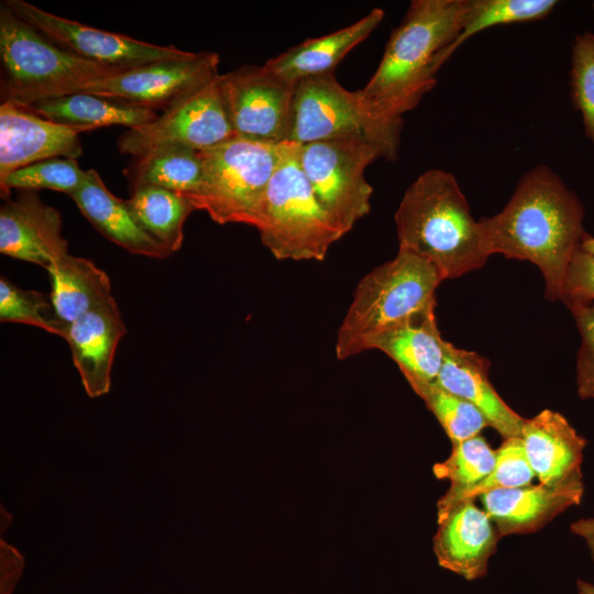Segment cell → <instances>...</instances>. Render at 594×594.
Wrapping results in <instances>:
<instances>
[{
	"label": "cell",
	"mask_w": 594,
	"mask_h": 594,
	"mask_svg": "<svg viewBox=\"0 0 594 594\" xmlns=\"http://www.w3.org/2000/svg\"><path fill=\"white\" fill-rule=\"evenodd\" d=\"M284 143H264L234 136L199 151L204 164L202 185L196 194L185 197L195 210L206 211L219 224L244 223L255 227Z\"/></svg>",
	"instance_id": "52a82bcc"
},
{
	"label": "cell",
	"mask_w": 594,
	"mask_h": 594,
	"mask_svg": "<svg viewBox=\"0 0 594 594\" xmlns=\"http://www.w3.org/2000/svg\"><path fill=\"white\" fill-rule=\"evenodd\" d=\"M1 557V582L0 594H12L23 570V557L20 552L4 542L0 541Z\"/></svg>",
	"instance_id": "8d00e7d4"
},
{
	"label": "cell",
	"mask_w": 594,
	"mask_h": 594,
	"mask_svg": "<svg viewBox=\"0 0 594 594\" xmlns=\"http://www.w3.org/2000/svg\"><path fill=\"white\" fill-rule=\"evenodd\" d=\"M219 86L235 136L273 144L287 142L296 84L264 65H243L220 75Z\"/></svg>",
	"instance_id": "8fae6325"
},
{
	"label": "cell",
	"mask_w": 594,
	"mask_h": 594,
	"mask_svg": "<svg viewBox=\"0 0 594 594\" xmlns=\"http://www.w3.org/2000/svg\"><path fill=\"white\" fill-rule=\"evenodd\" d=\"M570 529L574 535L584 539L594 561V518H581L574 521Z\"/></svg>",
	"instance_id": "74e56055"
},
{
	"label": "cell",
	"mask_w": 594,
	"mask_h": 594,
	"mask_svg": "<svg viewBox=\"0 0 594 594\" xmlns=\"http://www.w3.org/2000/svg\"><path fill=\"white\" fill-rule=\"evenodd\" d=\"M125 333L114 298L68 324L64 339L89 397H99L110 391L116 351Z\"/></svg>",
	"instance_id": "2e32d148"
},
{
	"label": "cell",
	"mask_w": 594,
	"mask_h": 594,
	"mask_svg": "<svg viewBox=\"0 0 594 594\" xmlns=\"http://www.w3.org/2000/svg\"><path fill=\"white\" fill-rule=\"evenodd\" d=\"M557 3L556 0H470L459 35L440 54V67L476 33L496 25L542 19L554 9Z\"/></svg>",
	"instance_id": "83f0119b"
},
{
	"label": "cell",
	"mask_w": 594,
	"mask_h": 594,
	"mask_svg": "<svg viewBox=\"0 0 594 594\" xmlns=\"http://www.w3.org/2000/svg\"><path fill=\"white\" fill-rule=\"evenodd\" d=\"M446 340L437 326L435 309L381 336L372 350L388 355L410 386L435 383L444 360Z\"/></svg>",
	"instance_id": "603a6c76"
},
{
	"label": "cell",
	"mask_w": 594,
	"mask_h": 594,
	"mask_svg": "<svg viewBox=\"0 0 594 594\" xmlns=\"http://www.w3.org/2000/svg\"><path fill=\"white\" fill-rule=\"evenodd\" d=\"M435 553L440 566L468 581L483 578L501 538L494 522L474 501L463 502L438 518Z\"/></svg>",
	"instance_id": "e0dca14e"
},
{
	"label": "cell",
	"mask_w": 594,
	"mask_h": 594,
	"mask_svg": "<svg viewBox=\"0 0 594 594\" xmlns=\"http://www.w3.org/2000/svg\"><path fill=\"white\" fill-rule=\"evenodd\" d=\"M384 15L382 9L374 8L353 24L321 37L305 40L270 58L264 66L293 84L308 77L332 73L343 57L378 26Z\"/></svg>",
	"instance_id": "7402d4cb"
},
{
	"label": "cell",
	"mask_w": 594,
	"mask_h": 594,
	"mask_svg": "<svg viewBox=\"0 0 594 594\" xmlns=\"http://www.w3.org/2000/svg\"><path fill=\"white\" fill-rule=\"evenodd\" d=\"M24 107L46 120L80 132L114 124L135 129L158 118L152 108L87 92L47 98Z\"/></svg>",
	"instance_id": "cb8c5ba5"
},
{
	"label": "cell",
	"mask_w": 594,
	"mask_h": 594,
	"mask_svg": "<svg viewBox=\"0 0 594 594\" xmlns=\"http://www.w3.org/2000/svg\"><path fill=\"white\" fill-rule=\"evenodd\" d=\"M488 370L487 359L447 341L443 364L436 382L476 407L488 426L504 439L520 437L526 419L498 395L490 382Z\"/></svg>",
	"instance_id": "ffe728a7"
},
{
	"label": "cell",
	"mask_w": 594,
	"mask_h": 594,
	"mask_svg": "<svg viewBox=\"0 0 594 594\" xmlns=\"http://www.w3.org/2000/svg\"><path fill=\"white\" fill-rule=\"evenodd\" d=\"M442 280L430 262L399 249L393 260L359 282L338 330L337 358L372 350L384 333L435 309L436 289Z\"/></svg>",
	"instance_id": "277c9868"
},
{
	"label": "cell",
	"mask_w": 594,
	"mask_h": 594,
	"mask_svg": "<svg viewBox=\"0 0 594 594\" xmlns=\"http://www.w3.org/2000/svg\"><path fill=\"white\" fill-rule=\"evenodd\" d=\"M1 102L30 105L80 92L89 84L127 70L85 59L54 44L0 6Z\"/></svg>",
	"instance_id": "5b68a950"
},
{
	"label": "cell",
	"mask_w": 594,
	"mask_h": 594,
	"mask_svg": "<svg viewBox=\"0 0 594 594\" xmlns=\"http://www.w3.org/2000/svg\"><path fill=\"white\" fill-rule=\"evenodd\" d=\"M0 321L33 326L63 339L68 327L57 317L50 296L22 289L6 276L0 277Z\"/></svg>",
	"instance_id": "1f68e13d"
},
{
	"label": "cell",
	"mask_w": 594,
	"mask_h": 594,
	"mask_svg": "<svg viewBox=\"0 0 594 594\" xmlns=\"http://www.w3.org/2000/svg\"><path fill=\"white\" fill-rule=\"evenodd\" d=\"M414 391L425 400L452 443L475 437L488 427L476 407L443 389L437 382L416 386Z\"/></svg>",
	"instance_id": "d6a6232c"
},
{
	"label": "cell",
	"mask_w": 594,
	"mask_h": 594,
	"mask_svg": "<svg viewBox=\"0 0 594 594\" xmlns=\"http://www.w3.org/2000/svg\"><path fill=\"white\" fill-rule=\"evenodd\" d=\"M561 300L564 304L570 300L594 301V256L580 248L569 265Z\"/></svg>",
	"instance_id": "d590c367"
},
{
	"label": "cell",
	"mask_w": 594,
	"mask_h": 594,
	"mask_svg": "<svg viewBox=\"0 0 594 594\" xmlns=\"http://www.w3.org/2000/svg\"><path fill=\"white\" fill-rule=\"evenodd\" d=\"M583 218L579 197L553 170L538 165L521 177L499 213L477 222L488 255L498 253L537 265L546 298L557 300L585 233Z\"/></svg>",
	"instance_id": "6da1fadb"
},
{
	"label": "cell",
	"mask_w": 594,
	"mask_h": 594,
	"mask_svg": "<svg viewBox=\"0 0 594 594\" xmlns=\"http://www.w3.org/2000/svg\"><path fill=\"white\" fill-rule=\"evenodd\" d=\"M470 0H414L360 94L377 117L403 122L437 82L439 57L459 35Z\"/></svg>",
	"instance_id": "7a4b0ae2"
},
{
	"label": "cell",
	"mask_w": 594,
	"mask_h": 594,
	"mask_svg": "<svg viewBox=\"0 0 594 594\" xmlns=\"http://www.w3.org/2000/svg\"><path fill=\"white\" fill-rule=\"evenodd\" d=\"M70 198L99 233L128 252L160 260L172 255L142 230L127 201L114 196L95 169L87 170L85 183Z\"/></svg>",
	"instance_id": "44dd1931"
},
{
	"label": "cell",
	"mask_w": 594,
	"mask_h": 594,
	"mask_svg": "<svg viewBox=\"0 0 594 594\" xmlns=\"http://www.w3.org/2000/svg\"><path fill=\"white\" fill-rule=\"evenodd\" d=\"M576 587L579 594H594V584L583 580H578Z\"/></svg>",
	"instance_id": "ab89813d"
},
{
	"label": "cell",
	"mask_w": 594,
	"mask_h": 594,
	"mask_svg": "<svg viewBox=\"0 0 594 594\" xmlns=\"http://www.w3.org/2000/svg\"><path fill=\"white\" fill-rule=\"evenodd\" d=\"M219 55L190 53L130 68L98 79L80 92L113 98L152 109L166 108L189 89L218 75Z\"/></svg>",
	"instance_id": "4fadbf2b"
},
{
	"label": "cell",
	"mask_w": 594,
	"mask_h": 594,
	"mask_svg": "<svg viewBox=\"0 0 594 594\" xmlns=\"http://www.w3.org/2000/svg\"><path fill=\"white\" fill-rule=\"evenodd\" d=\"M219 76L176 98L153 122L128 129L118 139L120 153L138 157L152 148L173 145L201 151L234 138L222 102Z\"/></svg>",
	"instance_id": "30bf717a"
},
{
	"label": "cell",
	"mask_w": 594,
	"mask_h": 594,
	"mask_svg": "<svg viewBox=\"0 0 594 594\" xmlns=\"http://www.w3.org/2000/svg\"><path fill=\"white\" fill-rule=\"evenodd\" d=\"M62 217L35 191H22L7 199L0 209V252L34 263L45 270L68 254V241L62 234Z\"/></svg>",
	"instance_id": "9a60e30c"
},
{
	"label": "cell",
	"mask_w": 594,
	"mask_h": 594,
	"mask_svg": "<svg viewBox=\"0 0 594 594\" xmlns=\"http://www.w3.org/2000/svg\"><path fill=\"white\" fill-rule=\"evenodd\" d=\"M80 131L46 120L14 102L0 105V179L26 165L82 153Z\"/></svg>",
	"instance_id": "5bb4252c"
},
{
	"label": "cell",
	"mask_w": 594,
	"mask_h": 594,
	"mask_svg": "<svg viewBox=\"0 0 594 594\" xmlns=\"http://www.w3.org/2000/svg\"><path fill=\"white\" fill-rule=\"evenodd\" d=\"M21 20L59 47L85 59L130 69L147 63L188 56L191 52L107 32L44 11L24 0H4Z\"/></svg>",
	"instance_id": "7c38bea8"
},
{
	"label": "cell",
	"mask_w": 594,
	"mask_h": 594,
	"mask_svg": "<svg viewBox=\"0 0 594 594\" xmlns=\"http://www.w3.org/2000/svg\"><path fill=\"white\" fill-rule=\"evenodd\" d=\"M46 271L53 307L66 324L113 298L109 276L87 258L66 254Z\"/></svg>",
	"instance_id": "d4e9b609"
},
{
	"label": "cell",
	"mask_w": 594,
	"mask_h": 594,
	"mask_svg": "<svg viewBox=\"0 0 594 594\" xmlns=\"http://www.w3.org/2000/svg\"><path fill=\"white\" fill-rule=\"evenodd\" d=\"M402 127L403 122H391L373 113L360 90H346L332 72L296 84L287 142L304 145L364 138L381 148L384 158L393 161L399 148Z\"/></svg>",
	"instance_id": "ba28073f"
},
{
	"label": "cell",
	"mask_w": 594,
	"mask_h": 594,
	"mask_svg": "<svg viewBox=\"0 0 594 594\" xmlns=\"http://www.w3.org/2000/svg\"><path fill=\"white\" fill-rule=\"evenodd\" d=\"M395 223L399 249L430 262L443 280L482 267L490 256L479 222L449 172H424L406 189Z\"/></svg>",
	"instance_id": "3957f363"
},
{
	"label": "cell",
	"mask_w": 594,
	"mask_h": 594,
	"mask_svg": "<svg viewBox=\"0 0 594 594\" xmlns=\"http://www.w3.org/2000/svg\"><path fill=\"white\" fill-rule=\"evenodd\" d=\"M82 170L74 158H48L13 170L0 179L1 197L9 199L11 189L22 191L53 190L75 194L85 183Z\"/></svg>",
	"instance_id": "4dcf8cb0"
},
{
	"label": "cell",
	"mask_w": 594,
	"mask_h": 594,
	"mask_svg": "<svg viewBox=\"0 0 594 594\" xmlns=\"http://www.w3.org/2000/svg\"><path fill=\"white\" fill-rule=\"evenodd\" d=\"M582 480L549 486L542 483L490 492L480 498L499 537L536 531L579 505L583 496Z\"/></svg>",
	"instance_id": "ac0fdd59"
},
{
	"label": "cell",
	"mask_w": 594,
	"mask_h": 594,
	"mask_svg": "<svg viewBox=\"0 0 594 594\" xmlns=\"http://www.w3.org/2000/svg\"><path fill=\"white\" fill-rule=\"evenodd\" d=\"M570 78L572 103L581 112L585 134L594 145V34L590 31L573 42Z\"/></svg>",
	"instance_id": "836d02e7"
},
{
	"label": "cell",
	"mask_w": 594,
	"mask_h": 594,
	"mask_svg": "<svg viewBox=\"0 0 594 594\" xmlns=\"http://www.w3.org/2000/svg\"><path fill=\"white\" fill-rule=\"evenodd\" d=\"M496 463L492 472L474 487L447 502L438 503V518L451 508L468 501H475L490 492L528 485L535 473L526 458L519 437L504 439L496 450Z\"/></svg>",
	"instance_id": "f546056e"
},
{
	"label": "cell",
	"mask_w": 594,
	"mask_h": 594,
	"mask_svg": "<svg viewBox=\"0 0 594 594\" xmlns=\"http://www.w3.org/2000/svg\"><path fill=\"white\" fill-rule=\"evenodd\" d=\"M496 458V450L480 435L453 443L448 459L433 468L437 477L451 482L450 488L439 502L450 501L474 487L492 472Z\"/></svg>",
	"instance_id": "f1b7e54d"
},
{
	"label": "cell",
	"mask_w": 594,
	"mask_h": 594,
	"mask_svg": "<svg viewBox=\"0 0 594 594\" xmlns=\"http://www.w3.org/2000/svg\"><path fill=\"white\" fill-rule=\"evenodd\" d=\"M570 309L581 336L576 362V387L582 399H594V301L570 300Z\"/></svg>",
	"instance_id": "e575fe53"
},
{
	"label": "cell",
	"mask_w": 594,
	"mask_h": 594,
	"mask_svg": "<svg viewBox=\"0 0 594 594\" xmlns=\"http://www.w3.org/2000/svg\"><path fill=\"white\" fill-rule=\"evenodd\" d=\"M254 228L277 260L323 261L344 235L305 176L298 144L284 143Z\"/></svg>",
	"instance_id": "8992f818"
},
{
	"label": "cell",
	"mask_w": 594,
	"mask_h": 594,
	"mask_svg": "<svg viewBox=\"0 0 594 594\" xmlns=\"http://www.w3.org/2000/svg\"><path fill=\"white\" fill-rule=\"evenodd\" d=\"M593 7H594V3H593Z\"/></svg>",
	"instance_id": "60d3db41"
},
{
	"label": "cell",
	"mask_w": 594,
	"mask_h": 594,
	"mask_svg": "<svg viewBox=\"0 0 594 594\" xmlns=\"http://www.w3.org/2000/svg\"><path fill=\"white\" fill-rule=\"evenodd\" d=\"M301 169L317 199L346 234L371 209L372 186L366 167L381 148L364 138H346L298 145Z\"/></svg>",
	"instance_id": "9c48e42d"
},
{
	"label": "cell",
	"mask_w": 594,
	"mask_h": 594,
	"mask_svg": "<svg viewBox=\"0 0 594 594\" xmlns=\"http://www.w3.org/2000/svg\"><path fill=\"white\" fill-rule=\"evenodd\" d=\"M125 173L131 188L155 186L184 196L196 194L204 180L199 151L185 146H160L136 157Z\"/></svg>",
	"instance_id": "484cf974"
},
{
	"label": "cell",
	"mask_w": 594,
	"mask_h": 594,
	"mask_svg": "<svg viewBox=\"0 0 594 594\" xmlns=\"http://www.w3.org/2000/svg\"><path fill=\"white\" fill-rule=\"evenodd\" d=\"M519 438L540 483L557 486L582 480L586 441L560 413L543 409L526 419Z\"/></svg>",
	"instance_id": "d6986e66"
},
{
	"label": "cell",
	"mask_w": 594,
	"mask_h": 594,
	"mask_svg": "<svg viewBox=\"0 0 594 594\" xmlns=\"http://www.w3.org/2000/svg\"><path fill=\"white\" fill-rule=\"evenodd\" d=\"M125 201L142 230L170 254L182 248L184 223L195 210L184 195L161 187L141 186L133 188Z\"/></svg>",
	"instance_id": "4316f807"
},
{
	"label": "cell",
	"mask_w": 594,
	"mask_h": 594,
	"mask_svg": "<svg viewBox=\"0 0 594 594\" xmlns=\"http://www.w3.org/2000/svg\"><path fill=\"white\" fill-rule=\"evenodd\" d=\"M580 249L594 256V237L585 232L582 237Z\"/></svg>",
	"instance_id": "f35d334b"
}]
</instances>
